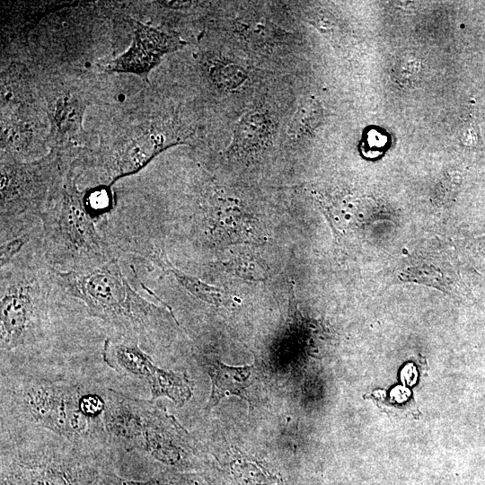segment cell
Masks as SVG:
<instances>
[{"label":"cell","instance_id":"cell-7","mask_svg":"<svg viewBox=\"0 0 485 485\" xmlns=\"http://www.w3.org/2000/svg\"><path fill=\"white\" fill-rule=\"evenodd\" d=\"M78 472L67 459L42 450L21 452L2 477V485H77Z\"/></svg>","mask_w":485,"mask_h":485},{"label":"cell","instance_id":"cell-9","mask_svg":"<svg viewBox=\"0 0 485 485\" xmlns=\"http://www.w3.org/2000/svg\"><path fill=\"white\" fill-rule=\"evenodd\" d=\"M101 354L107 366L128 378L148 383L159 368L135 340L107 338Z\"/></svg>","mask_w":485,"mask_h":485},{"label":"cell","instance_id":"cell-3","mask_svg":"<svg viewBox=\"0 0 485 485\" xmlns=\"http://www.w3.org/2000/svg\"><path fill=\"white\" fill-rule=\"evenodd\" d=\"M75 181L74 172H68L40 219L44 260L58 271L93 268L114 258Z\"/></svg>","mask_w":485,"mask_h":485},{"label":"cell","instance_id":"cell-2","mask_svg":"<svg viewBox=\"0 0 485 485\" xmlns=\"http://www.w3.org/2000/svg\"><path fill=\"white\" fill-rule=\"evenodd\" d=\"M14 400L25 419L74 446L105 445L106 389L67 380L23 379Z\"/></svg>","mask_w":485,"mask_h":485},{"label":"cell","instance_id":"cell-5","mask_svg":"<svg viewBox=\"0 0 485 485\" xmlns=\"http://www.w3.org/2000/svg\"><path fill=\"white\" fill-rule=\"evenodd\" d=\"M38 266L17 260L1 269L0 346L9 352L32 345L47 323L48 287Z\"/></svg>","mask_w":485,"mask_h":485},{"label":"cell","instance_id":"cell-16","mask_svg":"<svg viewBox=\"0 0 485 485\" xmlns=\"http://www.w3.org/2000/svg\"><path fill=\"white\" fill-rule=\"evenodd\" d=\"M208 76L219 89L231 91L239 88L247 80L248 71L236 62L218 59L209 66Z\"/></svg>","mask_w":485,"mask_h":485},{"label":"cell","instance_id":"cell-20","mask_svg":"<svg viewBox=\"0 0 485 485\" xmlns=\"http://www.w3.org/2000/svg\"><path fill=\"white\" fill-rule=\"evenodd\" d=\"M84 199L92 215L97 219L111 209L112 194L110 186L102 184L84 191Z\"/></svg>","mask_w":485,"mask_h":485},{"label":"cell","instance_id":"cell-6","mask_svg":"<svg viewBox=\"0 0 485 485\" xmlns=\"http://www.w3.org/2000/svg\"><path fill=\"white\" fill-rule=\"evenodd\" d=\"M134 28V39L124 53L104 65L106 72L130 73L147 80L150 71L163 55L178 50L185 45L177 35L129 20Z\"/></svg>","mask_w":485,"mask_h":485},{"label":"cell","instance_id":"cell-8","mask_svg":"<svg viewBox=\"0 0 485 485\" xmlns=\"http://www.w3.org/2000/svg\"><path fill=\"white\" fill-rule=\"evenodd\" d=\"M205 205V233L211 241L231 244L260 240L251 216L235 198L215 191Z\"/></svg>","mask_w":485,"mask_h":485},{"label":"cell","instance_id":"cell-15","mask_svg":"<svg viewBox=\"0 0 485 485\" xmlns=\"http://www.w3.org/2000/svg\"><path fill=\"white\" fill-rule=\"evenodd\" d=\"M218 263L233 275L249 281H265L269 278L266 262L251 251H239L227 260Z\"/></svg>","mask_w":485,"mask_h":485},{"label":"cell","instance_id":"cell-10","mask_svg":"<svg viewBox=\"0 0 485 485\" xmlns=\"http://www.w3.org/2000/svg\"><path fill=\"white\" fill-rule=\"evenodd\" d=\"M203 366L212 383L210 397L206 406L210 410L229 395L249 400V389L253 384V366H230L219 360H204Z\"/></svg>","mask_w":485,"mask_h":485},{"label":"cell","instance_id":"cell-1","mask_svg":"<svg viewBox=\"0 0 485 485\" xmlns=\"http://www.w3.org/2000/svg\"><path fill=\"white\" fill-rule=\"evenodd\" d=\"M52 283L68 296L79 300L88 313L102 321L114 337L137 341L151 340L171 320L170 307H160L143 297L130 284L119 261H109L85 269L58 271L48 268Z\"/></svg>","mask_w":485,"mask_h":485},{"label":"cell","instance_id":"cell-14","mask_svg":"<svg viewBox=\"0 0 485 485\" xmlns=\"http://www.w3.org/2000/svg\"><path fill=\"white\" fill-rule=\"evenodd\" d=\"M151 400L167 397L175 404H184L192 394L190 381L184 373L158 368L147 383Z\"/></svg>","mask_w":485,"mask_h":485},{"label":"cell","instance_id":"cell-13","mask_svg":"<svg viewBox=\"0 0 485 485\" xmlns=\"http://www.w3.org/2000/svg\"><path fill=\"white\" fill-rule=\"evenodd\" d=\"M271 126L265 111L256 109L248 111L236 125L228 154L242 157L261 151L270 139Z\"/></svg>","mask_w":485,"mask_h":485},{"label":"cell","instance_id":"cell-19","mask_svg":"<svg viewBox=\"0 0 485 485\" xmlns=\"http://www.w3.org/2000/svg\"><path fill=\"white\" fill-rule=\"evenodd\" d=\"M41 227L38 225L25 233L13 237L0 246V265L4 268L18 260V256H24L22 251L26 249L32 238L40 235Z\"/></svg>","mask_w":485,"mask_h":485},{"label":"cell","instance_id":"cell-4","mask_svg":"<svg viewBox=\"0 0 485 485\" xmlns=\"http://www.w3.org/2000/svg\"><path fill=\"white\" fill-rule=\"evenodd\" d=\"M58 157L31 163L2 161L1 242L37 226L36 220L68 172Z\"/></svg>","mask_w":485,"mask_h":485},{"label":"cell","instance_id":"cell-17","mask_svg":"<svg viewBox=\"0 0 485 485\" xmlns=\"http://www.w3.org/2000/svg\"><path fill=\"white\" fill-rule=\"evenodd\" d=\"M322 111L313 99H305L298 106L287 128L290 137H300L312 131L320 122Z\"/></svg>","mask_w":485,"mask_h":485},{"label":"cell","instance_id":"cell-12","mask_svg":"<svg viewBox=\"0 0 485 485\" xmlns=\"http://www.w3.org/2000/svg\"><path fill=\"white\" fill-rule=\"evenodd\" d=\"M139 254L148 258L164 274L172 276L185 291L196 299L216 306L226 305L232 302V297L225 290L207 284L176 268L168 259L164 249L151 245L147 251Z\"/></svg>","mask_w":485,"mask_h":485},{"label":"cell","instance_id":"cell-11","mask_svg":"<svg viewBox=\"0 0 485 485\" xmlns=\"http://www.w3.org/2000/svg\"><path fill=\"white\" fill-rule=\"evenodd\" d=\"M85 106L83 99L66 91L49 101L50 135L54 144L57 146L67 144L82 134Z\"/></svg>","mask_w":485,"mask_h":485},{"label":"cell","instance_id":"cell-21","mask_svg":"<svg viewBox=\"0 0 485 485\" xmlns=\"http://www.w3.org/2000/svg\"><path fill=\"white\" fill-rule=\"evenodd\" d=\"M109 485H174L167 481L153 479L148 481H136L121 479L118 477L110 478Z\"/></svg>","mask_w":485,"mask_h":485},{"label":"cell","instance_id":"cell-18","mask_svg":"<svg viewBox=\"0 0 485 485\" xmlns=\"http://www.w3.org/2000/svg\"><path fill=\"white\" fill-rule=\"evenodd\" d=\"M422 72L421 59L415 53H405L399 56L392 69V80L401 87L415 84Z\"/></svg>","mask_w":485,"mask_h":485}]
</instances>
